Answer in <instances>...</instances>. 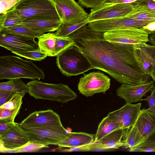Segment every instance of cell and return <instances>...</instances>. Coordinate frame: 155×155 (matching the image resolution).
I'll return each mask as SVG.
<instances>
[{"label": "cell", "mask_w": 155, "mask_h": 155, "mask_svg": "<svg viewBox=\"0 0 155 155\" xmlns=\"http://www.w3.org/2000/svg\"><path fill=\"white\" fill-rule=\"evenodd\" d=\"M5 33L13 34L35 38H37L44 34L43 32L33 30L28 27L21 24L0 29V34Z\"/></svg>", "instance_id": "cb8c5ba5"}, {"label": "cell", "mask_w": 155, "mask_h": 155, "mask_svg": "<svg viewBox=\"0 0 155 155\" xmlns=\"http://www.w3.org/2000/svg\"><path fill=\"white\" fill-rule=\"evenodd\" d=\"M153 0V1L155 2V0Z\"/></svg>", "instance_id": "bcb514c9"}, {"label": "cell", "mask_w": 155, "mask_h": 155, "mask_svg": "<svg viewBox=\"0 0 155 155\" xmlns=\"http://www.w3.org/2000/svg\"><path fill=\"white\" fill-rule=\"evenodd\" d=\"M47 145L35 143H29L26 145L13 151H9L10 153L33 152L38 151L44 148H48Z\"/></svg>", "instance_id": "836d02e7"}, {"label": "cell", "mask_w": 155, "mask_h": 155, "mask_svg": "<svg viewBox=\"0 0 155 155\" xmlns=\"http://www.w3.org/2000/svg\"><path fill=\"white\" fill-rule=\"evenodd\" d=\"M120 128H122L119 124L106 116L102 119L98 125L93 143L98 141L112 132Z\"/></svg>", "instance_id": "603a6c76"}, {"label": "cell", "mask_w": 155, "mask_h": 155, "mask_svg": "<svg viewBox=\"0 0 155 155\" xmlns=\"http://www.w3.org/2000/svg\"><path fill=\"white\" fill-rule=\"evenodd\" d=\"M141 106V103L136 104L126 103L119 109L109 113L107 116L119 124L122 128L129 130L136 121Z\"/></svg>", "instance_id": "5bb4252c"}, {"label": "cell", "mask_w": 155, "mask_h": 155, "mask_svg": "<svg viewBox=\"0 0 155 155\" xmlns=\"http://www.w3.org/2000/svg\"><path fill=\"white\" fill-rule=\"evenodd\" d=\"M0 141L7 151H13L26 145L29 140L19 123L14 124L3 134L0 135Z\"/></svg>", "instance_id": "e0dca14e"}, {"label": "cell", "mask_w": 155, "mask_h": 155, "mask_svg": "<svg viewBox=\"0 0 155 155\" xmlns=\"http://www.w3.org/2000/svg\"><path fill=\"white\" fill-rule=\"evenodd\" d=\"M139 0H106L103 4L108 5L117 3H130L136 2Z\"/></svg>", "instance_id": "60d3db41"}, {"label": "cell", "mask_w": 155, "mask_h": 155, "mask_svg": "<svg viewBox=\"0 0 155 155\" xmlns=\"http://www.w3.org/2000/svg\"><path fill=\"white\" fill-rule=\"evenodd\" d=\"M28 93L36 99L66 103L77 98V95L69 87L62 83L49 84L35 80L27 83Z\"/></svg>", "instance_id": "277c9868"}, {"label": "cell", "mask_w": 155, "mask_h": 155, "mask_svg": "<svg viewBox=\"0 0 155 155\" xmlns=\"http://www.w3.org/2000/svg\"><path fill=\"white\" fill-rule=\"evenodd\" d=\"M25 94L16 92L11 99L8 101L0 106V108L7 109H13L21 107L22 98Z\"/></svg>", "instance_id": "4dcf8cb0"}, {"label": "cell", "mask_w": 155, "mask_h": 155, "mask_svg": "<svg viewBox=\"0 0 155 155\" xmlns=\"http://www.w3.org/2000/svg\"><path fill=\"white\" fill-rule=\"evenodd\" d=\"M106 0H78V3L82 6L94 8L103 5Z\"/></svg>", "instance_id": "d590c367"}, {"label": "cell", "mask_w": 155, "mask_h": 155, "mask_svg": "<svg viewBox=\"0 0 155 155\" xmlns=\"http://www.w3.org/2000/svg\"><path fill=\"white\" fill-rule=\"evenodd\" d=\"M141 28L149 35L155 34V21Z\"/></svg>", "instance_id": "7bdbcfd3"}, {"label": "cell", "mask_w": 155, "mask_h": 155, "mask_svg": "<svg viewBox=\"0 0 155 155\" xmlns=\"http://www.w3.org/2000/svg\"><path fill=\"white\" fill-rule=\"evenodd\" d=\"M33 37L13 34H0V45L12 52L39 50L38 42Z\"/></svg>", "instance_id": "4fadbf2b"}, {"label": "cell", "mask_w": 155, "mask_h": 155, "mask_svg": "<svg viewBox=\"0 0 155 155\" xmlns=\"http://www.w3.org/2000/svg\"><path fill=\"white\" fill-rule=\"evenodd\" d=\"M20 0H0V13H6Z\"/></svg>", "instance_id": "e575fe53"}, {"label": "cell", "mask_w": 155, "mask_h": 155, "mask_svg": "<svg viewBox=\"0 0 155 155\" xmlns=\"http://www.w3.org/2000/svg\"><path fill=\"white\" fill-rule=\"evenodd\" d=\"M41 69L31 60L27 61L13 55L0 57V80L25 78L32 80L45 78Z\"/></svg>", "instance_id": "7a4b0ae2"}, {"label": "cell", "mask_w": 155, "mask_h": 155, "mask_svg": "<svg viewBox=\"0 0 155 155\" xmlns=\"http://www.w3.org/2000/svg\"><path fill=\"white\" fill-rule=\"evenodd\" d=\"M137 2L146 5L151 10L155 13V2L153 0H139Z\"/></svg>", "instance_id": "b9f144b4"}, {"label": "cell", "mask_w": 155, "mask_h": 155, "mask_svg": "<svg viewBox=\"0 0 155 155\" xmlns=\"http://www.w3.org/2000/svg\"><path fill=\"white\" fill-rule=\"evenodd\" d=\"M155 87L154 81L137 85L122 84L116 90L117 96L124 99L126 103H136L141 101L142 97Z\"/></svg>", "instance_id": "2e32d148"}, {"label": "cell", "mask_w": 155, "mask_h": 155, "mask_svg": "<svg viewBox=\"0 0 155 155\" xmlns=\"http://www.w3.org/2000/svg\"><path fill=\"white\" fill-rule=\"evenodd\" d=\"M130 152H155V131L143 142L130 149Z\"/></svg>", "instance_id": "83f0119b"}, {"label": "cell", "mask_w": 155, "mask_h": 155, "mask_svg": "<svg viewBox=\"0 0 155 155\" xmlns=\"http://www.w3.org/2000/svg\"><path fill=\"white\" fill-rule=\"evenodd\" d=\"M103 36L110 42L133 45L136 49L149 41V35L142 28H130L105 32Z\"/></svg>", "instance_id": "ba28073f"}, {"label": "cell", "mask_w": 155, "mask_h": 155, "mask_svg": "<svg viewBox=\"0 0 155 155\" xmlns=\"http://www.w3.org/2000/svg\"><path fill=\"white\" fill-rule=\"evenodd\" d=\"M24 20L11 9L6 13L2 22L0 23V29L21 24Z\"/></svg>", "instance_id": "f1b7e54d"}, {"label": "cell", "mask_w": 155, "mask_h": 155, "mask_svg": "<svg viewBox=\"0 0 155 155\" xmlns=\"http://www.w3.org/2000/svg\"><path fill=\"white\" fill-rule=\"evenodd\" d=\"M56 57L57 66L61 72L67 77L78 75L91 69L89 60L75 44L63 51Z\"/></svg>", "instance_id": "5b68a950"}, {"label": "cell", "mask_w": 155, "mask_h": 155, "mask_svg": "<svg viewBox=\"0 0 155 155\" xmlns=\"http://www.w3.org/2000/svg\"><path fill=\"white\" fill-rule=\"evenodd\" d=\"M137 2V6L136 8L131 14L127 16L138 20L155 21V13L146 5Z\"/></svg>", "instance_id": "d4e9b609"}, {"label": "cell", "mask_w": 155, "mask_h": 155, "mask_svg": "<svg viewBox=\"0 0 155 155\" xmlns=\"http://www.w3.org/2000/svg\"><path fill=\"white\" fill-rule=\"evenodd\" d=\"M150 95L142 101H146L148 103L149 108L146 109L147 111L155 114V87L150 91Z\"/></svg>", "instance_id": "8d00e7d4"}, {"label": "cell", "mask_w": 155, "mask_h": 155, "mask_svg": "<svg viewBox=\"0 0 155 155\" xmlns=\"http://www.w3.org/2000/svg\"><path fill=\"white\" fill-rule=\"evenodd\" d=\"M74 44V41L69 36H57L55 47L56 56L63 51Z\"/></svg>", "instance_id": "f546056e"}, {"label": "cell", "mask_w": 155, "mask_h": 155, "mask_svg": "<svg viewBox=\"0 0 155 155\" xmlns=\"http://www.w3.org/2000/svg\"><path fill=\"white\" fill-rule=\"evenodd\" d=\"M89 23L87 19L81 22L74 25H64L62 24L59 29L54 33L58 36L68 37L77 30L88 24Z\"/></svg>", "instance_id": "4316f807"}, {"label": "cell", "mask_w": 155, "mask_h": 155, "mask_svg": "<svg viewBox=\"0 0 155 155\" xmlns=\"http://www.w3.org/2000/svg\"><path fill=\"white\" fill-rule=\"evenodd\" d=\"M19 124L21 127L64 128L60 116L50 109L34 112Z\"/></svg>", "instance_id": "7c38bea8"}, {"label": "cell", "mask_w": 155, "mask_h": 155, "mask_svg": "<svg viewBox=\"0 0 155 155\" xmlns=\"http://www.w3.org/2000/svg\"><path fill=\"white\" fill-rule=\"evenodd\" d=\"M155 131V114L146 109H140L138 116L131 128L125 130L123 138L125 148L137 146Z\"/></svg>", "instance_id": "8992f818"}, {"label": "cell", "mask_w": 155, "mask_h": 155, "mask_svg": "<svg viewBox=\"0 0 155 155\" xmlns=\"http://www.w3.org/2000/svg\"><path fill=\"white\" fill-rule=\"evenodd\" d=\"M11 9L24 21L60 20L53 0H20Z\"/></svg>", "instance_id": "3957f363"}, {"label": "cell", "mask_w": 155, "mask_h": 155, "mask_svg": "<svg viewBox=\"0 0 155 155\" xmlns=\"http://www.w3.org/2000/svg\"><path fill=\"white\" fill-rule=\"evenodd\" d=\"M0 90L9 91L26 94L28 92V88L27 84L24 83L21 78H16L0 83Z\"/></svg>", "instance_id": "484cf974"}, {"label": "cell", "mask_w": 155, "mask_h": 155, "mask_svg": "<svg viewBox=\"0 0 155 155\" xmlns=\"http://www.w3.org/2000/svg\"><path fill=\"white\" fill-rule=\"evenodd\" d=\"M62 24L61 20H26L21 24L30 29L45 33L58 30Z\"/></svg>", "instance_id": "44dd1931"}, {"label": "cell", "mask_w": 155, "mask_h": 155, "mask_svg": "<svg viewBox=\"0 0 155 155\" xmlns=\"http://www.w3.org/2000/svg\"><path fill=\"white\" fill-rule=\"evenodd\" d=\"M21 107L13 109L0 108V121L13 122Z\"/></svg>", "instance_id": "d6a6232c"}, {"label": "cell", "mask_w": 155, "mask_h": 155, "mask_svg": "<svg viewBox=\"0 0 155 155\" xmlns=\"http://www.w3.org/2000/svg\"><path fill=\"white\" fill-rule=\"evenodd\" d=\"M138 25V20L127 16L98 20L88 24L94 31L103 33L126 28H136Z\"/></svg>", "instance_id": "9a60e30c"}, {"label": "cell", "mask_w": 155, "mask_h": 155, "mask_svg": "<svg viewBox=\"0 0 155 155\" xmlns=\"http://www.w3.org/2000/svg\"><path fill=\"white\" fill-rule=\"evenodd\" d=\"M15 93L9 91L0 90V106L10 100Z\"/></svg>", "instance_id": "f35d334b"}, {"label": "cell", "mask_w": 155, "mask_h": 155, "mask_svg": "<svg viewBox=\"0 0 155 155\" xmlns=\"http://www.w3.org/2000/svg\"><path fill=\"white\" fill-rule=\"evenodd\" d=\"M125 130L122 128L116 130L98 141L93 143L92 145V150L118 149L121 147H124L125 144L122 139Z\"/></svg>", "instance_id": "ac0fdd59"}, {"label": "cell", "mask_w": 155, "mask_h": 155, "mask_svg": "<svg viewBox=\"0 0 155 155\" xmlns=\"http://www.w3.org/2000/svg\"><path fill=\"white\" fill-rule=\"evenodd\" d=\"M12 53L27 59L35 61H41L47 56L40 49L26 52H13Z\"/></svg>", "instance_id": "1f68e13d"}, {"label": "cell", "mask_w": 155, "mask_h": 155, "mask_svg": "<svg viewBox=\"0 0 155 155\" xmlns=\"http://www.w3.org/2000/svg\"><path fill=\"white\" fill-rule=\"evenodd\" d=\"M95 135L84 132H71L57 145L60 147L71 148L93 143Z\"/></svg>", "instance_id": "ffe728a7"}, {"label": "cell", "mask_w": 155, "mask_h": 155, "mask_svg": "<svg viewBox=\"0 0 155 155\" xmlns=\"http://www.w3.org/2000/svg\"><path fill=\"white\" fill-rule=\"evenodd\" d=\"M57 36L54 33H44L37 38L40 51L47 56H56L55 50Z\"/></svg>", "instance_id": "7402d4cb"}, {"label": "cell", "mask_w": 155, "mask_h": 155, "mask_svg": "<svg viewBox=\"0 0 155 155\" xmlns=\"http://www.w3.org/2000/svg\"><path fill=\"white\" fill-rule=\"evenodd\" d=\"M150 75L154 81L155 82V71L150 73Z\"/></svg>", "instance_id": "f6af8a7d"}, {"label": "cell", "mask_w": 155, "mask_h": 155, "mask_svg": "<svg viewBox=\"0 0 155 155\" xmlns=\"http://www.w3.org/2000/svg\"><path fill=\"white\" fill-rule=\"evenodd\" d=\"M103 33L87 25L69 37L87 58L91 69L102 71L122 84L137 85L150 81L151 77L144 73L134 46L109 42Z\"/></svg>", "instance_id": "6da1fadb"}, {"label": "cell", "mask_w": 155, "mask_h": 155, "mask_svg": "<svg viewBox=\"0 0 155 155\" xmlns=\"http://www.w3.org/2000/svg\"><path fill=\"white\" fill-rule=\"evenodd\" d=\"M136 7L135 2L103 4L91 8L87 19L89 23L98 20L126 17L131 14Z\"/></svg>", "instance_id": "9c48e42d"}, {"label": "cell", "mask_w": 155, "mask_h": 155, "mask_svg": "<svg viewBox=\"0 0 155 155\" xmlns=\"http://www.w3.org/2000/svg\"><path fill=\"white\" fill-rule=\"evenodd\" d=\"M15 122L0 121V135H1L13 125Z\"/></svg>", "instance_id": "ab89813d"}, {"label": "cell", "mask_w": 155, "mask_h": 155, "mask_svg": "<svg viewBox=\"0 0 155 155\" xmlns=\"http://www.w3.org/2000/svg\"><path fill=\"white\" fill-rule=\"evenodd\" d=\"M80 78L78 85L80 93L86 97L95 94H104L110 88V79L103 73L97 71L90 72Z\"/></svg>", "instance_id": "30bf717a"}, {"label": "cell", "mask_w": 155, "mask_h": 155, "mask_svg": "<svg viewBox=\"0 0 155 155\" xmlns=\"http://www.w3.org/2000/svg\"><path fill=\"white\" fill-rule=\"evenodd\" d=\"M29 140V143L57 145L71 132L64 128L21 127Z\"/></svg>", "instance_id": "52a82bcc"}, {"label": "cell", "mask_w": 155, "mask_h": 155, "mask_svg": "<svg viewBox=\"0 0 155 155\" xmlns=\"http://www.w3.org/2000/svg\"><path fill=\"white\" fill-rule=\"evenodd\" d=\"M148 42L153 45L155 46V34L150 35Z\"/></svg>", "instance_id": "ee69618b"}, {"label": "cell", "mask_w": 155, "mask_h": 155, "mask_svg": "<svg viewBox=\"0 0 155 155\" xmlns=\"http://www.w3.org/2000/svg\"><path fill=\"white\" fill-rule=\"evenodd\" d=\"M92 143L75 147L70 148L69 149L59 148L58 150L61 152L72 151H87L92 150Z\"/></svg>", "instance_id": "74e56055"}, {"label": "cell", "mask_w": 155, "mask_h": 155, "mask_svg": "<svg viewBox=\"0 0 155 155\" xmlns=\"http://www.w3.org/2000/svg\"><path fill=\"white\" fill-rule=\"evenodd\" d=\"M62 24L72 25L87 19L88 14L74 0H53Z\"/></svg>", "instance_id": "8fae6325"}, {"label": "cell", "mask_w": 155, "mask_h": 155, "mask_svg": "<svg viewBox=\"0 0 155 155\" xmlns=\"http://www.w3.org/2000/svg\"><path fill=\"white\" fill-rule=\"evenodd\" d=\"M136 51L144 73L150 75L155 72V46L146 44L143 46L136 49Z\"/></svg>", "instance_id": "d6986e66"}]
</instances>
